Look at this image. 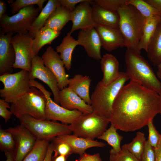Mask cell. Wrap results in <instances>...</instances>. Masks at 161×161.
Listing matches in <instances>:
<instances>
[{
  "label": "cell",
  "mask_w": 161,
  "mask_h": 161,
  "mask_svg": "<svg viewBox=\"0 0 161 161\" xmlns=\"http://www.w3.org/2000/svg\"><path fill=\"white\" fill-rule=\"evenodd\" d=\"M95 28L99 36L102 47L106 50L110 52L125 47L124 39L118 28L99 25Z\"/></svg>",
  "instance_id": "18"
},
{
  "label": "cell",
  "mask_w": 161,
  "mask_h": 161,
  "mask_svg": "<svg viewBox=\"0 0 161 161\" xmlns=\"http://www.w3.org/2000/svg\"><path fill=\"white\" fill-rule=\"evenodd\" d=\"M109 122V118L93 111L82 114L69 126L73 135L94 140L105 131Z\"/></svg>",
  "instance_id": "7"
},
{
  "label": "cell",
  "mask_w": 161,
  "mask_h": 161,
  "mask_svg": "<svg viewBox=\"0 0 161 161\" xmlns=\"http://www.w3.org/2000/svg\"><path fill=\"white\" fill-rule=\"evenodd\" d=\"M41 10L34 5L26 7L9 16L5 14L0 19V31L3 34H25Z\"/></svg>",
  "instance_id": "9"
},
{
  "label": "cell",
  "mask_w": 161,
  "mask_h": 161,
  "mask_svg": "<svg viewBox=\"0 0 161 161\" xmlns=\"http://www.w3.org/2000/svg\"><path fill=\"white\" fill-rule=\"evenodd\" d=\"M140 54L127 48L125 62L126 73L130 80L161 95V82L154 73L151 65Z\"/></svg>",
  "instance_id": "2"
},
{
  "label": "cell",
  "mask_w": 161,
  "mask_h": 161,
  "mask_svg": "<svg viewBox=\"0 0 161 161\" xmlns=\"http://www.w3.org/2000/svg\"><path fill=\"white\" fill-rule=\"evenodd\" d=\"M7 6L4 1L0 0V19L6 14Z\"/></svg>",
  "instance_id": "47"
},
{
  "label": "cell",
  "mask_w": 161,
  "mask_h": 161,
  "mask_svg": "<svg viewBox=\"0 0 161 161\" xmlns=\"http://www.w3.org/2000/svg\"><path fill=\"white\" fill-rule=\"evenodd\" d=\"M33 39L28 32L15 34L12 36L10 43L14 47L16 56L13 68L31 72L32 61L35 56L32 49Z\"/></svg>",
  "instance_id": "11"
},
{
  "label": "cell",
  "mask_w": 161,
  "mask_h": 161,
  "mask_svg": "<svg viewBox=\"0 0 161 161\" xmlns=\"http://www.w3.org/2000/svg\"><path fill=\"white\" fill-rule=\"evenodd\" d=\"M128 0H95V2L101 7L114 12H117Z\"/></svg>",
  "instance_id": "36"
},
{
  "label": "cell",
  "mask_w": 161,
  "mask_h": 161,
  "mask_svg": "<svg viewBox=\"0 0 161 161\" xmlns=\"http://www.w3.org/2000/svg\"><path fill=\"white\" fill-rule=\"evenodd\" d=\"M109 161H140L126 149L121 148L118 152L109 151Z\"/></svg>",
  "instance_id": "37"
},
{
  "label": "cell",
  "mask_w": 161,
  "mask_h": 161,
  "mask_svg": "<svg viewBox=\"0 0 161 161\" xmlns=\"http://www.w3.org/2000/svg\"><path fill=\"white\" fill-rule=\"evenodd\" d=\"M44 65L56 78L59 89L61 90L68 85L69 79L64 64L58 52L51 46L48 47L41 57Z\"/></svg>",
  "instance_id": "14"
},
{
  "label": "cell",
  "mask_w": 161,
  "mask_h": 161,
  "mask_svg": "<svg viewBox=\"0 0 161 161\" xmlns=\"http://www.w3.org/2000/svg\"><path fill=\"white\" fill-rule=\"evenodd\" d=\"M49 142L37 139L33 148L22 161H44Z\"/></svg>",
  "instance_id": "32"
},
{
  "label": "cell",
  "mask_w": 161,
  "mask_h": 161,
  "mask_svg": "<svg viewBox=\"0 0 161 161\" xmlns=\"http://www.w3.org/2000/svg\"><path fill=\"white\" fill-rule=\"evenodd\" d=\"M147 126L148 131V140L151 145L154 148H156L161 140V134H160L154 126L153 120L148 123Z\"/></svg>",
  "instance_id": "38"
},
{
  "label": "cell",
  "mask_w": 161,
  "mask_h": 161,
  "mask_svg": "<svg viewBox=\"0 0 161 161\" xmlns=\"http://www.w3.org/2000/svg\"><path fill=\"white\" fill-rule=\"evenodd\" d=\"M54 143L64 142L69 145L72 149L73 153L81 155L89 148L97 147L104 148L106 144L101 142L89 139L78 137L70 134L58 136L51 141Z\"/></svg>",
  "instance_id": "19"
},
{
  "label": "cell",
  "mask_w": 161,
  "mask_h": 161,
  "mask_svg": "<svg viewBox=\"0 0 161 161\" xmlns=\"http://www.w3.org/2000/svg\"><path fill=\"white\" fill-rule=\"evenodd\" d=\"M54 143L51 141L48 145L46 156L44 161H51L52 154L54 152Z\"/></svg>",
  "instance_id": "44"
},
{
  "label": "cell",
  "mask_w": 161,
  "mask_h": 161,
  "mask_svg": "<svg viewBox=\"0 0 161 161\" xmlns=\"http://www.w3.org/2000/svg\"><path fill=\"white\" fill-rule=\"evenodd\" d=\"M77 40L78 45L84 48L88 57L97 60L101 59V43L95 27L80 30Z\"/></svg>",
  "instance_id": "16"
},
{
  "label": "cell",
  "mask_w": 161,
  "mask_h": 161,
  "mask_svg": "<svg viewBox=\"0 0 161 161\" xmlns=\"http://www.w3.org/2000/svg\"><path fill=\"white\" fill-rule=\"evenodd\" d=\"M18 119L21 124L27 129L37 139L51 141L55 137L72 133L69 125L36 119L28 115H23Z\"/></svg>",
  "instance_id": "6"
},
{
  "label": "cell",
  "mask_w": 161,
  "mask_h": 161,
  "mask_svg": "<svg viewBox=\"0 0 161 161\" xmlns=\"http://www.w3.org/2000/svg\"><path fill=\"white\" fill-rule=\"evenodd\" d=\"M46 102L43 93L35 87H31L29 92L11 103L10 111L18 119L28 115L36 119L47 120L45 113Z\"/></svg>",
  "instance_id": "5"
},
{
  "label": "cell",
  "mask_w": 161,
  "mask_h": 161,
  "mask_svg": "<svg viewBox=\"0 0 161 161\" xmlns=\"http://www.w3.org/2000/svg\"><path fill=\"white\" fill-rule=\"evenodd\" d=\"M4 153L6 158L5 161H15L14 151L6 152Z\"/></svg>",
  "instance_id": "48"
},
{
  "label": "cell",
  "mask_w": 161,
  "mask_h": 161,
  "mask_svg": "<svg viewBox=\"0 0 161 161\" xmlns=\"http://www.w3.org/2000/svg\"><path fill=\"white\" fill-rule=\"evenodd\" d=\"M11 8L10 12L12 14L17 13L21 9L31 5H37L42 10L45 0H16L15 1H7Z\"/></svg>",
  "instance_id": "34"
},
{
  "label": "cell",
  "mask_w": 161,
  "mask_h": 161,
  "mask_svg": "<svg viewBox=\"0 0 161 161\" xmlns=\"http://www.w3.org/2000/svg\"><path fill=\"white\" fill-rule=\"evenodd\" d=\"M60 4L59 0H49L36 17L28 30L29 35L33 38L36 32L44 27L50 16Z\"/></svg>",
  "instance_id": "26"
},
{
  "label": "cell",
  "mask_w": 161,
  "mask_h": 161,
  "mask_svg": "<svg viewBox=\"0 0 161 161\" xmlns=\"http://www.w3.org/2000/svg\"><path fill=\"white\" fill-rule=\"evenodd\" d=\"M155 161V155L154 148L149 141L146 140L145 149L140 161Z\"/></svg>",
  "instance_id": "40"
},
{
  "label": "cell",
  "mask_w": 161,
  "mask_h": 161,
  "mask_svg": "<svg viewBox=\"0 0 161 161\" xmlns=\"http://www.w3.org/2000/svg\"><path fill=\"white\" fill-rule=\"evenodd\" d=\"M126 4L134 6L145 18L161 15L160 13L145 0H128Z\"/></svg>",
  "instance_id": "33"
},
{
  "label": "cell",
  "mask_w": 161,
  "mask_h": 161,
  "mask_svg": "<svg viewBox=\"0 0 161 161\" xmlns=\"http://www.w3.org/2000/svg\"><path fill=\"white\" fill-rule=\"evenodd\" d=\"M59 105L69 110H77L83 114L93 112L91 105L86 103L68 87L60 90Z\"/></svg>",
  "instance_id": "20"
},
{
  "label": "cell",
  "mask_w": 161,
  "mask_h": 161,
  "mask_svg": "<svg viewBox=\"0 0 161 161\" xmlns=\"http://www.w3.org/2000/svg\"><path fill=\"white\" fill-rule=\"evenodd\" d=\"M29 83L30 87H34L39 89L46 97L45 113L47 120L54 121H59L63 124L70 125L82 114L78 110H69L56 103L51 98L52 93L38 81L30 80Z\"/></svg>",
  "instance_id": "10"
},
{
  "label": "cell",
  "mask_w": 161,
  "mask_h": 161,
  "mask_svg": "<svg viewBox=\"0 0 161 161\" xmlns=\"http://www.w3.org/2000/svg\"><path fill=\"white\" fill-rule=\"evenodd\" d=\"M158 69V71L161 72V63L157 66Z\"/></svg>",
  "instance_id": "51"
},
{
  "label": "cell",
  "mask_w": 161,
  "mask_h": 161,
  "mask_svg": "<svg viewBox=\"0 0 161 161\" xmlns=\"http://www.w3.org/2000/svg\"><path fill=\"white\" fill-rule=\"evenodd\" d=\"M76 161H102V160L99 153L90 154L85 152L80 155Z\"/></svg>",
  "instance_id": "43"
},
{
  "label": "cell",
  "mask_w": 161,
  "mask_h": 161,
  "mask_svg": "<svg viewBox=\"0 0 161 161\" xmlns=\"http://www.w3.org/2000/svg\"><path fill=\"white\" fill-rule=\"evenodd\" d=\"M91 4L93 19L97 25L118 28L119 17L117 12L108 10L92 0Z\"/></svg>",
  "instance_id": "22"
},
{
  "label": "cell",
  "mask_w": 161,
  "mask_h": 161,
  "mask_svg": "<svg viewBox=\"0 0 161 161\" xmlns=\"http://www.w3.org/2000/svg\"><path fill=\"white\" fill-rule=\"evenodd\" d=\"M13 35L0 32V75L11 73L15 61V52L10 40Z\"/></svg>",
  "instance_id": "17"
},
{
  "label": "cell",
  "mask_w": 161,
  "mask_h": 161,
  "mask_svg": "<svg viewBox=\"0 0 161 161\" xmlns=\"http://www.w3.org/2000/svg\"><path fill=\"white\" fill-rule=\"evenodd\" d=\"M157 75L158 78H159L161 80V72L158 71L157 72ZM160 96V107L159 113L161 115V95Z\"/></svg>",
  "instance_id": "50"
},
{
  "label": "cell",
  "mask_w": 161,
  "mask_h": 161,
  "mask_svg": "<svg viewBox=\"0 0 161 161\" xmlns=\"http://www.w3.org/2000/svg\"></svg>",
  "instance_id": "52"
},
{
  "label": "cell",
  "mask_w": 161,
  "mask_h": 161,
  "mask_svg": "<svg viewBox=\"0 0 161 161\" xmlns=\"http://www.w3.org/2000/svg\"><path fill=\"white\" fill-rule=\"evenodd\" d=\"M30 77V80L37 78L46 83L53 93L54 101L59 104L60 90L57 79L52 72L44 65L41 57L38 55L35 56L32 60Z\"/></svg>",
  "instance_id": "13"
},
{
  "label": "cell",
  "mask_w": 161,
  "mask_h": 161,
  "mask_svg": "<svg viewBox=\"0 0 161 161\" xmlns=\"http://www.w3.org/2000/svg\"><path fill=\"white\" fill-rule=\"evenodd\" d=\"M146 52L148 59L154 66H157L161 63V19Z\"/></svg>",
  "instance_id": "29"
},
{
  "label": "cell",
  "mask_w": 161,
  "mask_h": 161,
  "mask_svg": "<svg viewBox=\"0 0 161 161\" xmlns=\"http://www.w3.org/2000/svg\"><path fill=\"white\" fill-rule=\"evenodd\" d=\"M129 78L126 72H120L118 78L108 85L100 81L97 83L90 96L93 111L110 119L114 101Z\"/></svg>",
  "instance_id": "4"
},
{
  "label": "cell",
  "mask_w": 161,
  "mask_h": 161,
  "mask_svg": "<svg viewBox=\"0 0 161 161\" xmlns=\"http://www.w3.org/2000/svg\"><path fill=\"white\" fill-rule=\"evenodd\" d=\"M0 149L4 152L14 151L15 142L12 134L6 129L0 128Z\"/></svg>",
  "instance_id": "35"
},
{
  "label": "cell",
  "mask_w": 161,
  "mask_h": 161,
  "mask_svg": "<svg viewBox=\"0 0 161 161\" xmlns=\"http://www.w3.org/2000/svg\"><path fill=\"white\" fill-rule=\"evenodd\" d=\"M86 0H59L60 5L70 12L73 11L76 5Z\"/></svg>",
  "instance_id": "42"
},
{
  "label": "cell",
  "mask_w": 161,
  "mask_h": 161,
  "mask_svg": "<svg viewBox=\"0 0 161 161\" xmlns=\"http://www.w3.org/2000/svg\"><path fill=\"white\" fill-rule=\"evenodd\" d=\"M54 156L62 155L68 158L70 155L73 154L72 148L67 143L60 142L54 143Z\"/></svg>",
  "instance_id": "39"
},
{
  "label": "cell",
  "mask_w": 161,
  "mask_h": 161,
  "mask_svg": "<svg viewBox=\"0 0 161 161\" xmlns=\"http://www.w3.org/2000/svg\"><path fill=\"white\" fill-rule=\"evenodd\" d=\"M155 155V161H161V140L158 145L154 148Z\"/></svg>",
  "instance_id": "46"
},
{
  "label": "cell",
  "mask_w": 161,
  "mask_h": 161,
  "mask_svg": "<svg viewBox=\"0 0 161 161\" xmlns=\"http://www.w3.org/2000/svg\"><path fill=\"white\" fill-rule=\"evenodd\" d=\"M160 96L154 91L130 80L113 103L110 122L117 129L133 131L147 126L160 113Z\"/></svg>",
  "instance_id": "1"
},
{
  "label": "cell",
  "mask_w": 161,
  "mask_h": 161,
  "mask_svg": "<svg viewBox=\"0 0 161 161\" xmlns=\"http://www.w3.org/2000/svg\"><path fill=\"white\" fill-rule=\"evenodd\" d=\"M161 14V0H145Z\"/></svg>",
  "instance_id": "45"
},
{
  "label": "cell",
  "mask_w": 161,
  "mask_h": 161,
  "mask_svg": "<svg viewBox=\"0 0 161 161\" xmlns=\"http://www.w3.org/2000/svg\"><path fill=\"white\" fill-rule=\"evenodd\" d=\"M30 72L23 69L0 76L4 85L0 89V97L9 103L15 102L30 91Z\"/></svg>",
  "instance_id": "8"
},
{
  "label": "cell",
  "mask_w": 161,
  "mask_h": 161,
  "mask_svg": "<svg viewBox=\"0 0 161 161\" xmlns=\"http://www.w3.org/2000/svg\"><path fill=\"white\" fill-rule=\"evenodd\" d=\"M6 129L12 134L15 141V161H22L33 148L37 139L21 124Z\"/></svg>",
  "instance_id": "12"
},
{
  "label": "cell",
  "mask_w": 161,
  "mask_h": 161,
  "mask_svg": "<svg viewBox=\"0 0 161 161\" xmlns=\"http://www.w3.org/2000/svg\"><path fill=\"white\" fill-rule=\"evenodd\" d=\"M100 67L103 77L100 81L103 84L108 85L117 80L120 75L119 63L113 55L106 53L100 61Z\"/></svg>",
  "instance_id": "21"
},
{
  "label": "cell",
  "mask_w": 161,
  "mask_h": 161,
  "mask_svg": "<svg viewBox=\"0 0 161 161\" xmlns=\"http://www.w3.org/2000/svg\"><path fill=\"white\" fill-rule=\"evenodd\" d=\"M91 81L88 76L76 74L69 79L68 87L86 103L91 105L89 93Z\"/></svg>",
  "instance_id": "23"
},
{
  "label": "cell",
  "mask_w": 161,
  "mask_h": 161,
  "mask_svg": "<svg viewBox=\"0 0 161 161\" xmlns=\"http://www.w3.org/2000/svg\"><path fill=\"white\" fill-rule=\"evenodd\" d=\"M91 1L86 0L80 3L71 12L72 25L69 32L71 34L77 30L95 27L97 25L93 17Z\"/></svg>",
  "instance_id": "15"
},
{
  "label": "cell",
  "mask_w": 161,
  "mask_h": 161,
  "mask_svg": "<svg viewBox=\"0 0 161 161\" xmlns=\"http://www.w3.org/2000/svg\"><path fill=\"white\" fill-rule=\"evenodd\" d=\"M146 141L144 133L137 132L131 142L123 145L121 148L127 150L140 161Z\"/></svg>",
  "instance_id": "30"
},
{
  "label": "cell",
  "mask_w": 161,
  "mask_h": 161,
  "mask_svg": "<svg viewBox=\"0 0 161 161\" xmlns=\"http://www.w3.org/2000/svg\"><path fill=\"white\" fill-rule=\"evenodd\" d=\"M71 20V12L60 5L52 13L44 27L57 32H61Z\"/></svg>",
  "instance_id": "25"
},
{
  "label": "cell",
  "mask_w": 161,
  "mask_h": 161,
  "mask_svg": "<svg viewBox=\"0 0 161 161\" xmlns=\"http://www.w3.org/2000/svg\"><path fill=\"white\" fill-rule=\"evenodd\" d=\"M68 158L59 155L56 156H52L51 161H66Z\"/></svg>",
  "instance_id": "49"
},
{
  "label": "cell",
  "mask_w": 161,
  "mask_h": 161,
  "mask_svg": "<svg viewBox=\"0 0 161 161\" xmlns=\"http://www.w3.org/2000/svg\"><path fill=\"white\" fill-rule=\"evenodd\" d=\"M78 45L77 40L73 37L69 32L63 38L61 43L56 47V52L60 53V56L68 70L71 68L72 53Z\"/></svg>",
  "instance_id": "24"
},
{
  "label": "cell",
  "mask_w": 161,
  "mask_h": 161,
  "mask_svg": "<svg viewBox=\"0 0 161 161\" xmlns=\"http://www.w3.org/2000/svg\"><path fill=\"white\" fill-rule=\"evenodd\" d=\"M161 19V15L145 18L138 47L140 52L142 49L147 52L149 44Z\"/></svg>",
  "instance_id": "27"
},
{
  "label": "cell",
  "mask_w": 161,
  "mask_h": 161,
  "mask_svg": "<svg viewBox=\"0 0 161 161\" xmlns=\"http://www.w3.org/2000/svg\"><path fill=\"white\" fill-rule=\"evenodd\" d=\"M117 130L111 123L110 127L98 138L107 142L112 148L110 151L114 152H119L121 150L120 143L123 137L118 134Z\"/></svg>",
  "instance_id": "31"
},
{
  "label": "cell",
  "mask_w": 161,
  "mask_h": 161,
  "mask_svg": "<svg viewBox=\"0 0 161 161\" xmlns=\"http://www.w3.org/2000/svg\"><path fill=\"white\" fill-rule=\"evenodd\" d=\"M10 108L9 103L2 99H0V116L4 118L5 123L9 121L13 114L11 112L7 109Z\"/></svg>",
  "instance_id": "41"
},
{
  "label": "cell",
  "mask_w": 161,
  "mask_h": 161,
  "mask_svg": "<svg viewBox=\"0 0 161 161\" xmlns=\"http://www.w3.org/2000/svg\"><path fill=\"white\" fill-rule=\"evenodd\" d=\"M61 32H57L43 27L35 33L32 42V49L35 56L38 55L41 48L47 44H50L58 37Z\"/></svg>",
  "instance_id": "28"
},
{
  "label": "cell",
  "mask_w": 161,
  "mask_h": 161,
  "mask_svg": "<svg viewBox=\"0 0 161 161\" xmlns=\"http://www.w3.org/2000/svg\"><path fill=\"white\" fill-rule=\"evenodd\" d=\"M118 29L124 39L125 47L140 54L139 45L145 18L133 6L125 4L117 10Z\"/></svg>",
  "instance_id": "3"
}]
</instances>
